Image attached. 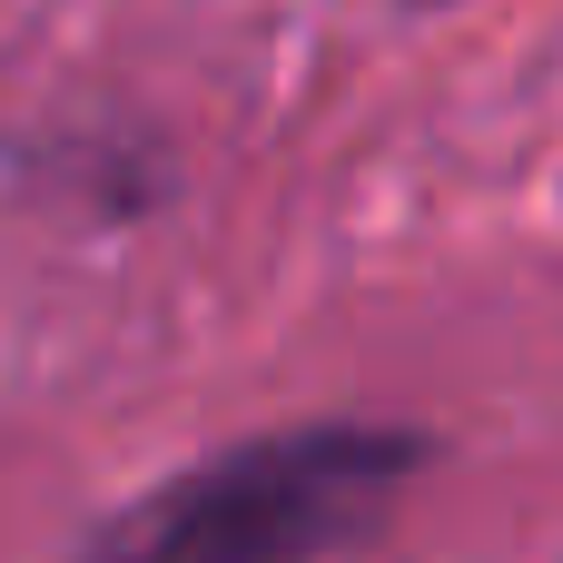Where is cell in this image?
<instances>
[{"label": "cell", "instance_id": "6da1fadb", "mask_svg": "<svg viewBox=\"0 0 563 563\" xmlns=\"http://www.w3.org/2000/svg\"><path fill=\"white\" fill-rule=\"evenodd\" d=\"M426 465L435 445L416 426H376V416L267 426V435L208 445L198 465L158 475L69 563H327Z\"/></svg>", "mask_w": 563, "mask_h": 563}]
</instances>
